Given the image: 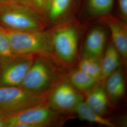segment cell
<instances>
[{
    "label": "cell",
    "mask_w": 127,
    "mask_h": 127,
    "mask_svg": "<svg viewBox=\"0 0 127 127\" xmlns=\"http://www.w3.org/2000/svg\"><path fill=\"white\" fill-rule=\"evenodd\" d=\"M83 98L80 92L73 86L65 76L50 91L47 103L55 111L69 115L74 113L77 105Z\"/></svg>",
    "instance_id": "ba28073f"
},
{
    "label": "cell",
    "mask_w": 127,
    "mask_h": 127,
    "mask_svg": "<svg viewBox=\"0 0 127 127\" xmlns=\"http://www.w3.org/2000/svg\"><path fill=\"white\" fill-rule=\"evenodd\" d=\"M4 116L7 127L58 126L63 124L66 119L70 117L55 111L47 102Z\"/></svg>",
    "instance_id": "277c9868"
},
{
    "label": "cell",
    "mask_w": 127,
    "mask_h": 127,
    "mask_svg": "<svg viewBox=\"0 0 127 127\" xmlns=\"http://www.w3.org/2000/svg\"><path fill=\"white\" fill-rule=\"evenodd\" d=\"M72 0H47L43 12L47 19L54 22L61 18L68 10Z\"/></svg>",
    "instance_id": "2e32d148"
},
{
    "label": "cell",
    "mask_w": 127,
    "mask_h": 127,
    "mask_svg": "<svg viewBox=\"0 0 127 127\" xmlns=\"http://www.w3.org/2000/svg\"><path fill=\"white\" fill-rule=\"evenodd\" d=\"M50 91L40 93L21 86L0 87V115H9L47 102Z\"/></svg>",
    "instance_id": "8992f818"
},
{
    "label": "cell",
    "mask_w": 127,
    "mask_h": 127,
    "mask_svg": "<svg viewBox=\"0 0 127 127\" xmlns=\"http://www.w3.org/2000/svg\"><path fill=\"white\" fill-rule=\"evenodd\" d=\"M77 68L94 78L97 82L102 81L101 59L82 55Z\"/></svg>",
    "instance_id": "e0dca14e"
},
{
    "label": "cell",
    "mask_w": 127,
    "mask_h": 127,
    "mask_svg": "<svg viewBox=\"0 0 127 127\" xmlns=\"http://www.w3.org/2000/svg\"><path fill=\"white\" fill-rule=\"evenodd\" d=\"M103 20L110 30L112 43L126 64L127 59V28L126 25L112 16H105Z\"/></svg>",
    "instance_id": "9c48e42d"
},
{
    "label": "cell",
    "mask_w": 127,
    "mask_h": 127,
    "mask_svg": "<svg viewBox=\"0 0 127 127\" xmlns=\"http://www.w3.org/2000/svg\"><path fill=\"white\" fill-rule=\"evenodd\" d=\"M107 34L103 28H93L87 35L83 55L101 59L105 49Z\"/></svg>",
    "instance_id": "30bf717a"
},
{
    "label": "cell",
    "mask_w": 127,
    "mask_h": 127,
    "mask_svg": "<svg viewBox=\"0 0 127 127\" xmlns=\"http://www.w3.org/2000/svg\"><path fill=\"white\" fill-rule=\"evenodd\" d=\"M85 94V102L93 110L104 116L110 104L104 89V81L98 82Z\"/></svg>",
    "instance_id": "7c38bea8"
},
{
    "label": "cell",
    "mask_w": 127,
    "mask_h": 127,
    "mask_svg": "<svg viewBox=\"0 0 127 127\" xmlns=\"http://www.w3.org/2000/svg\"><path fill=\"white\" fill-rule=\"evenodd\" d=\"M68 81L80 92L86 93L98 82L94 78L77 68L66 76Z\"/></svg>",
    "instance_id": "9a60e30c"
},
{
    "label": "cell",
    "mask_w": 127,
    "mask_h": 127,
    "mask_svg": "<svg viewBox=\"0 0 127 127\" xmlns=\"http://www.w3.org/2000/svg\"><path fill=\"white\" fill-rule=\"evenodd\" d=\"M122 59L121 55L111 42L105 48L101 59L102 81L120 67Z\"/></svg>",
    "instance_id": "4fadbf2b"
},
{
    "label": "cell",
    "mask_w": 127,
    "mask_h": 127,
    "mask_svg": "<svg viewBox=\"0 0 127 127\" xmlns=\"http://www.w3.org/2000/svg\"><path fill=\"white\" fill-rule=\"evenodd\" d=\"M104 85L110 104L114 105L122 99L125 92V82L121 66L104 80Z\"/></svg>",
    "instance_id": "8fae6325"
},
{
    "label": "cell",
    "mask_w": 127,
    "mask_h": 127,
    "mask_svg": "<svg viewBox=\"0 0 127 127\" xmlns=\"http://www.w3.org/2000/svg\"><path fill=\"white\" fill-rule=\"evenodd\" d=\"M3 28L14 54L53 57L50 31L44 29L20 31Z\"/></svg>",
    "instance_id": "3957f363"
},
{
    "label": "cell",
    "mask_w": 127,
    "mask_h": 127,
    "mask_svg": "<svg viewBox=\"0 0 127 127\" xmlns=\"http://www.w3.org/2000/svg\"><path fill=\"white\" fill-rule=\"evenodd\" d=\"M0 127H7V123L4 115H0Z\"/></svg>",
    "instance_id": "7402d4cb"
},
{
    "label": "cell",
    "mask_w": 127,
    "mask_h": 127,
    "mask_svg": "<svg viewBox=\"0 0 127 127\" xmlns=\"http://www.w3.org/2000/svg\"><path fill=\"white\" fill-rule=\"evenodd\" d=\"M13 54L4 29L0 26V57L9 56Z\"/></svg>",
    "instance_id": "d6986e66"
},
{
    "label": "cell",
    "mask_w": 127,
    "mask_h": 127,
    "mask_svg": "<svg viewBox=\"0 0 127 127\" xmlns=\"http://www.w3.org/2000/svg\"><path fill=\"white\" fill-rule=\"evenodd\" d=\"M74 113L82 121L89 123L97 124L107 127H115L114 124L111 120L104 118L93 110L84 100L81 101L74 110Z\"/></svg>",
    "instance_id": "5bb4252c"
},
{
    "label": "cell",
    "mask_w": 127,
    "mask_h": 127,
    "mask_svg": "<svg viewBox=\"0 0 127 127\" xmlns=\"http://www.w3.org/2000/svg\"><path fill=\"white\" fill-rule=\"evenodd\" d=\"M35 57L13 54L0 57V87L20 86Z\"/></svg>",
    "instance_id": "52a82bcc"
},
{
    "label": "cell",
    "mask_w": 127,
    "mask_h": 127,
    "mask_svg": "<svg viewBox=\"0 0 127 127\" xmlns=\"http://www.w3.org/2000/svg\"><path fill=\"white\" fill-rule=\"evenodd\" d=\"M45 23L39 13L27 5L9 1L0 4V26L12 31L44 29Z\"/></svg>",
    "instance_id": "7a4b0ae2"
},
{
    "label": "cell",
    "mask_w": 127,
    "mask_h": 127,
    "mask_svg": "<svg viewBox=\"0 0 127 127\" xmlns=\"http://www.w3.org/2000/svg\"><path fill=\"white\" fill-rule=\"evenodd\" d=\"M46 0H28L27 5L40 14L41 12H43Z\"/></svg>",
    "instance_id": "ffe728a7"
},
{
    "label": "cell",
    "mask_w": 127,
    "mask_h": 127,
    "mask_svg": "<svg viewBox=\"0 0 127 127\" xmlns=\"http://www.w3.org/2000/svg\"><path fill=\"white\" fill-rule=\"evenodd\" d=\"M10 1L18 2V3H21V4H23L27 5L28 6V5H27L28 0H11Z\"/></svg>",
    "instance_id": "603a6c76"
},
{
    "label": "cell",
    "mask_w": 127,
    "mask_h": 127,
    "mask_svg": "<svg viewBox=\"0 0 127 127\" xmlns=\"http://www.w3.org/2000/svg\"><path fill=\"white\" fill-rule=\"evenodd\" d=\"M10 0H0V4L5 3V2H9Z\"/></svg>",
    "instance_id": "cb8c5ba5"
},
{
    "label": "cell",
    "mask_w": 127,
    "mask_h": 127,
    "mask_svg": "<svg viewBox=\"0 0 127 127\" xmlns=\"http://www.w3.org/2000/svg\"><path fill=\"white\" fill-rule=\"evenodd\" d=\"M119 8L121 14L124 20H127V0H118Z\"/></svg>",
    "instance_id": "44dd1931"
},
{
    "label": "cell",
    "mask_w": 127,
    "mask_h": 127,
    "mask_svg": "<svg viewBox=\"0 0 127 127\" xmlns=\"http://www.w3.org/2000/svg\"><path fill=\"white\" fill-rule=\"evenodd\" d=\"M53 56L64 66H71L78 57L79 32L71 24L60 25L50 31Z\"/></svg>",
    "instance_id": "5b68a950"
},
{
    "label": "cell",
    "mask_w": 127,
    "mask_h": 127,
    "mask_svg": "<svg viewBox=\"0 0 127 127\" xmlns=\"http://www.w3.org/2000/svg\"><path fill=\"white\" fill-rule=\"evenodd\" d=\"M114 0H89V7L91 13L96 15L108 13L112 8Z\"/></svg>",
    "instance_id": "ac0fdd59"
},
{
    "label": "cell",
    "mask_w": 127,
    "mask_h": 127,
    "mask_svg": "<svg viewBox=\"0 0 127 127\" xmlns=\"http://www.w3.org/2000/svg\"><path fill=\"white\" fill-rule=\"evenodd\" d=\"M62 65L53 57L35 56L20 86L33 92H49L66 76Z\"/></svg>",
    "instance_id": "6da1fadb"
}]
</instances>
